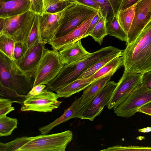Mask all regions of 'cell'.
Here are the masks:
<instances>
[{
	"label": "cell",
	"mask_w": 151,
	"mask_h": 151,
	"mask_svg": "<svg viewBox=\"0 0 151 151\" xmlns=\"http://www.w3.org/2000/svg\"><path fill=\"white\" fill-rule=\"evenodd\" d=\"M124 72L143 74L151 70V21L123 50Z\"/></svg>",
	"instance_id": "obj_1"
},
{
	"label": "cell",
	"mask_w": 151,
	"mask_h": 151,
	"mask_svg": "<svg viewBox=\"0 0 151 151\" xmlns=\"http://www.w3.org/2000/svg\"><path fill=\"white\" fill-rule=\"evenodd\" d=\"M122 50L111 46L105 47L91 53L79 60L64 65L56 77L46 85V88L56 92L77 79L84 72L99 60L111 54Z\"/></svg>",
	"instance_id": "obj_2"
},
{
	"label": "cell",
	"mask_w": 151,
	"mask_h": 151,
	"mask_svg": "<svg viewBox=\"0 0 151 151\" xmlns=\"http://www.w3.org/2000/svg\"><path fill=\"white\" fill-rule=\"evenodd\" d=\"M0 83L22 95H26L33 87L32 78L19 67L15 60L0 51Z\"/></svg>",
	"instance_id": "obj_3"
},
{
	"label": "cell",
	"mask_w": 151,
	"mask_h": 151,
	"mask_svg": "<svg viewBox=\"0 0 151 151\" xmlns=\"http://www.w3.org/2000/svg\"><path fill=\"white\" fill-rule=\"evenodd\" d=\"M30 140L19 151H65L73 138L72 132L67 130L51 134L29 137Z\"/></svg>",
	"instance_id": "obj_4"
},
{
	"label": "cell",
	"mask_w": 151,
	"mask_h": 151,
	"mask_svg": "<svg viewBox=\"0 0 151 151\" xmlns=\"http://www.w3.org/2000/svg\"><path fill=\"white\" fill-rule=\"evenodd\" d=\"M63 66L58 51L46 49L32 76L33 87L47 85L56 77Z\"/></svg>",
	"instance_id": "obj_5"
},
{
	"label": "cell",
	"mask_w": 151,
	"mask_h": 151,
	"mask_svg": "<svg viewBox=\"0 0 151 151\" xmlns=\"http://www.w3.org/2000/svg\"><path fill=\"white\" fill-rule=\"evenodd\" d=\"M35 14L30 10L21 14L4 19V28L0 35H8L12 37L15 42H22L26 45Z\"/></svg>",
	"instance_id": "obj_6"
},
{
	"label": "cell",
	"mask_w": 151,
	"mask_h": 151,
	"mask_svg": "<svg viewBox=\"0 0 151 151\" xmlns=\"http://www.w3.org/2000/svg\"><path fill=\"white\" fill-rule=\"evenodd\" d=\"M96 11L92 8L74 2L65 9L60 26L54 38L67 34Z\"/></svg>",
	"instance_id": "obj_7"
},
{
	"label": "cell",
	"mask_w": 151,
	"mask_h": 151,
	"mask_svg": "<svg viewBox=\"0 0 151 151\" xmlns=\"http://www.w3.org/2000/svg\"><path fill=\"white\" fill-rule=\"evenodd\" d=\"M151 101V89L142 84L136 88L127 98L114 110L118 116L129 118L138 110Z\"/></svg>",
	"instance_id": "obj_8"
},
{
	"label": "cell",
	"mask_w": 151,
	"mask_h": 151,
	"mask_svg": "<svg viewBox=\"0 0 151 151\" xmlns=\"http://www.w3.org/2000/svg\"><path fill=\"white\" fill-rule=\"evenodd\" d=\"M142 74L124 72L106 106L114 110L142 83Z\"/></svg>",
	"instance_id": "obj_9"
},
{
	"label": "cell",
	"mask_w": 151,
	"mask_h": 151,
	"mask_svg": "<svg viewBox=\"0 0 151 151\" xmlns=\"http://www.w3.org/2000/svg\"><path fill=\"white\" fill-rule=\"evenodd\" d=\"M117 83L109 81L103 88L86 104L80 111L79 118L93 121L107 104Z\"/></svg>",
	"instance_id": "obj_10"
},
{
	"label": "cell",
	"mask_w": 151,
	"mask_h": 151,
	"mask_svg": "<svg viewBox=\"0 0 151 151\" xmlns=\"http://www.w3.org/2000/svg\"><path fill=\"white\" fill-rule=\"evenodd\" d=\"M57 94L47 88L40 93L28 97L21 108L22 111L49 112L58 108L62 101Z\"/></svg>",
	"instance_id": "obj_11"
},
{
	"label": "cell",
	"mask_w": 151,
	"mask_h": 151,
	"mask_svg": "<svg viewBox=\"0 0 151 151\" xmlns=\"http://www.w3.org/2000/svg\"><path fill=\"white\" fill-rule=\"evenodd\" d=\"M151 4V0H138L136 3L134 17L127 34L126 45L136 38L147 23Z\"/></svg>",
	"instance_id": "obj_12"
},
{
	"label": "cell",
	"mask_w": 151,
	"mask_h": 151,
	"mask_svg": "<svg viewBox=\"0 0 151 151\" xmlns=\"http://www.w3.org/2000/svg\"><path fill=\"white\" fill-rule=\"evenodd\" d=\"M97 12H94L67 34L60 37L53 38L50 40L48 43L50 45L53 49L58 51L84 38L91 21Z\"/></svg>",
	"instance_id": "obj_13"
},
{
	"label": "cell",
	"mask_w": 151,
	"mask_h": 151,
	"mask_svg": "<svg viewBox=\"0 0 151 151\" xmlns=\"http://www.w3.org/2000/svg\"><path fill=\"white\" fill-rule=\"evenodd\" d=\"M45 44L44 42L36 44L27 49L21 58L15 61L19 67L32 78L46 49Z\"/></svg>",
	"instance_id": "obj_14"
},
{
	"label": "cell",
	"mask_w": 151,
	"mask_h": 151,
	"mask_svg": "<svg viewBox=\"0 0 151 151\" xmlns=\"http://www.w3.org/2000/svg\"><path fill=\"white\" fill-rule=\"evenodd\" d=\"M65 9L56 13H44L41 15V36L43 41L46 44L55 37L60 26Z\"/></svg>",
	"instance_id": "obj_15"
},
{
	"label": "cell",
	"mask_w": 151,
	"mask_h": 151,
	"mask_svg": "<svg viewBox=\"0 0 151 151\" xmlns=\"http://www.w3.org/2000/svg\"><path fill=\"white\" fill-rule=\"evenodd\" d=\"M30 0H0V18H6L30 10Z\"/></svg>",
	"instance_id": "obj_16"
},
{
	"label": "cell",
	"mask_w": 151,
	"mask_h": 151,
	"mask_svg": "<svg viewBox=\"0 0 151 151\" xmlns=\"http://www.w3.org/2000/svg\"><path fill=\"white\" fill-rule=\"evenodd\" d=\"M58 53L63 65L79 60L91 53L83 47L81 40L60 49Z\"/></svg>",
	"instance_id": "obj_17"
},
{
	"label": "cell",
	"mask_w": 151,
	"mask_h": 151,
	"mask_svg": "<svg viewBox=\"0 0 151 151\" xmlns=\"http://www.w3.org/2000/svg\"><path fill=\"white\" fill-rule=\"evenodd\" d=\"M81 97L75 99L70 106L65 110L63 114L59 117L49 124L39 129L41 134H47L53 129L58 125L70 119L79 118L80 111L82 107L80 104Z\"/></svg>",
	"instance_id": "obj_18"
},
{
	"label": "cell",
	"mask_w": 151,
	"mask_h": 151,
	"mask_svg": "<svg viewBox=\"0 0 151 151\" xmlns=\"http://www.w3.org/2000/svg\"><path fill=\"white\" fill-rule=\"evenodd\" d=\"M115 73L111 72L95 80L84 89L81 96V105L83 106L86 104L101 91Z\"/></svg>",
	"instance_id": "obj_19"
},
{
	"label": "cell",
	"mask_w": 151,
	"mask_h": 151,
	"mask_svg": "<svg viewBox=\"0 0 151 151\" xmlns=\"http://www.w3.org/2000/svg\"><path fill=\"white\" fill-rule=\"evenodd\" d=\"M95 80L93 75L86 78H78L60 89L56 92L59 97L68 98L84 90Z\"/></svg>",
	"instance_id": "obj_20"
},
{
	"label": "cell",
	"mask_w": 151,
	"mask_h": 151,
	"mask_svg": "<svg viewBox=\"0 0 151 151\" xmlns=\"http://www.w3.org/2000/svg\"><path fill=\"white\" fill-rule=\"evenodd\" d=\"M136 6V3L127 8L119 10L116 13L118 22L127 34L134 19Z\"/></svg>",
	"instance_id": "obj_21"
},
{
	"label": "cell",
	"mask_w": 151,
	"mask_h": 151,
	"mask_svg": "<svg viewBox=\"0 0 151 151\" xmlns=\"http://www.w3.org/2000/svg\"><path fill=\"white\" fill-rule=\"evenodd\" d=\"M106 27L108 35L114 36L121 41L126 42L127 34L119 24L116 13L107 21Z\"/></svg>",
	"instance_id": "obj_22"
},
{
	"label": "cell",
	"mask_w": 151,
	"mask_h": 151,
	"mask_svg": "<svg viewBox=\"0 0 151 151\" xmlns=\"http://www.w3.org/2000/svg\"><path fill=\"white\" fill-rule=\"evenodd\" d=\"M124 65L123 56H118L109 61L95 73L93 76L95 80L112 72H115Z\"/></svg>",
	"instance_id": "obj_23"
},
{
	"label": "cell",
	"mask_w": 151,
	"mask_h": 151,
	"mask_svg": "<svg viewBox=\"0 0 151 151\" xmlns=\"http://www.w3.org/2000/svg\"><path fill=\"white\" fill-rule=\"evenodd\" d=\"M123 50L115 52L101 59L84 72L78 78H86L92 76L109 61L118 56H123Z\"/></svg>",
	"instance_id": "obj_24"
},
{
	"label": "cell",
	"mask_w": 151,
	"mask_h": 151,
	"mask_svg": "<svg viewBox=\"0 0 151 151\" xmlns=\"http://www.w3.org/2000/svg\"><path fill=\"white\" fill-rule=\"evenodd\" d=\"M40 18L41 15L35 14L32 27L26 44L27 49L38 42H43L41 37L40 32Z\"/></svg>",
	"instance_id": "obj_25"
},
{
	"label": "cell",
	"mask_w": 151,
	"mask_h": 151,
	"mask_svg": "<svg viewBox=\"0 0 151 151\" xmlns=\"http://www.w3.org/2000/svg\"><path fill=\"white\" fill-rule=\"evenodd\" d=\"M106 17L101 15L98 22L89 35L100 45L104 38L108 35L106 27Z\"/></svg>",
	"instance_id": "obj_26"
},
{
	"label": "cell",
	"mask_w": 151,
	"mask_h": 151,
	"mask_svg": "<svg viewBox=\"0 0 151 151\" xmlns=\"http://www.w3.org/2000/svg\"><path fill=\"white\" fill-rule=\"evenodd\" d=\"M73 2L69 0H44L43 13L61 11Z\"/></svg>",
	"instance_id": "obj_27"
},
{
	"label": "cell",
	"mask_w": 151,
	"mask_h": 151,
	"mask_svg": "<svg viewBox=\"0 0 151 151\" xmlns=\"http://www.w3.org/2000/svg\"><path fill=\"white\" fill-rule=\"evenodd\" d=\"M29 96L27 95L20 94L15 90L5 86L0 83V98L9 99L13 103L22 105L24 101Z\"/></svg>",
	"instance_id": "obj_28"
},
{
	"label": "cell",
	"mask_w": 151,
	"mask_h": 151,
	"mask_svg": "<svg viewBox=\"0 0 151 151\" xmlns=\"http://www.w3.org/2000/svg\"><path fill=\"white\" fill-rule=\"evenodd\" d=\"M15 42L12 37L5 34L0 35V51L14 60V50Z\"/></svg>",
	"instance_id": "obj_29"
},
{
	"label": "cell",
	"mask_w": 151,
	"mask_h": 151,
	"mask_svg": "<svg viewBox=\"0 0 151 151\" xmlns=\"http://www.w3.org/2000/svg\"><path fill=\"white\" fill-rule=\"evenodd\" d=\"M17 119L6 116L0 117V137L11 135L17 127Z\"/></svg>",
	"instance_id": "obj_30"
},
{
	"label": "cell",
	"mask_w": 151,
	"mask_h": 151,
	"mask_svg": "<svg viewBox=\"0 0 151 151\" xmlns=\"http://www.w3.org/2000/svg\"><path fill=\"white\" fill-rule=\"evenodd\" d=\"M30 140L29 137H18L6 143L0 142V151H19V149Z\"/></svg>",
	"instance_id": "obj_31"
},
{
	"label": "cell",
	"mask_w": 151,
	"mask_h": 151,
	"mask_svg": "<svg viewBox=\"0 0 151 151\" xmlns=\"http://www.w3.org/2000/svg\"><path fill=\"white\" fill-rule=\"evenodd\" d=\"M101 8L102 15L106 17V21L115 14L111 4L108 0H93Z\"/></svg>",
	"instance_id": "obj_32"
},
{
	"label": "cell",
	"mask_w": 151,
	"mask_h": 151,
	"mask_svg": "<svg viewBox=\"0 0 151 151\" xmlns=\"http://www.w3.org/2000/svg\"><path fill=\"white\" fill-rule=\"evenodd\" d=\"M13 103L9 99L0 98V117L6 116L15 110L12 106Z\"/></svg>",
	"instance_id": "obj_33"
},
{
	"label": "cell",
	"mask_w": 151,
	"mask_h": 151,
	"mask_svg": "<svg viewBox=\"0 0 151 151\" xmlns=\"http://www.w3.org/2000/svg\"><path fill=\"white\" fill-rule=\"evenodd\" d=\"M151 151V147L138 146H123L116 145L104 149L105 151H130V150Z\"/></svg>",
	"instance_id": "obj_34"
},
{
	"label": "cell",
	"mask_w": 151,
	"mask_h": 151,
	"mask_svg": "<svg viewBox=\"0 0 151 151\" xmlns=\"http://www.w3.org/2000/svg\"><path fill=\"white\" fill-rule=\"evenodd\" d=\"M27 50L25 44L23 42L17 41L15 42L14 50V56L15 61L21 58Z\"/></svg>",
	"instance_id": "obj_35"
},
{
	"label": "cell",
	"mask_w": 151,
	"mask_h": 151,
	"mask_svg": "<svg viewBox=\"0 0 151 151\" xmlns=\"http://www.w3.org/2000/svg\"><path fill=\"white\" fill-rule=\"evenodd\" d=\"M30 11L35 14L42 15L44 12V0H30Z\"/></svg>",
	"instance_id": "obj_36"
},
{
	"label": "cell",
	"mask_w": 151,
	"mask_h": 151,
	"mask_svg": "<svg viewBox=\"0 0 151 151\" xmlns=\"http://www.w3.org/2000/svg\"><path fill=\"white\" fill-rule=\"evenodd\" d=\"M72 2H77L92 8L102 15L101 8L93 0H69Z\"/></svg>",
	"instance_id": "obj_37"
},
{
	"label": "cell",
	"mask_w": 151,
	"mask_h": 151,
	"mask_svg": "<svg viewBox=\"0 0 151 151\" xmlns=\"http://www.w3.org/2000/svg\"><path fill=\"white\" fill-rule=\"evenodd\" d=\"M101 14L99 12H97L96 14L93 18L91 21L87 30L86 33L84 36V37L86 38L89 36L91 32L93 29L96 24L98 22L100 17Z\"/></svg>",
	"instance_id": "obj_38"
},
{
	"label": "cell",
	"mask_w": 151,
	"mask_h": 151,
	"mask_svg": "<svg viewBox=\"0 0 151 151\" xmlns=\"http://www.w3.org/2000/svg\"><path fill=\"white\" fill-rule=\"evenodd\" d=\"M142 84L151 89V70L143 74Z\"/></svg>",
	"instance_id": "obj_39"
},
{
	"label": "cell",
	"mask_w": 151,
	"mask_h": 151,
	"mask_svg": "<svg viewBox=\"0 0 151 151\" xmlns=\"http://www.w3.org/2000/svg\"><path fill=\"white\" fill-rule=\"evenodd\" d=\"M46 85L40 84L33 87L31 90L26 94L29 96L36 95L41 92L46 87Z\"/></svg>",
	"instance_id": "obj_40"
},
{
	"label": "cell",
	"mask_w": 151,
	"mask_h": 151,
	"mask_svg": "<svg viewBox=\"0 0 151 151\" xmlns=\"http://www.w3.org/2000/svg\"><path fill=\"white\" fill-rule=\"evenodd\" d=\"M138 0H122L119 10L124 9L130 7L136 3Z\"/></svg>",
	"instance_id": "obj_41"
},
{
	"label": "cell",
	"mask_w": 151,
	"mask_h": 151,
	"mask_svg": "<svg viewBox=\"0 0 151 151\" xmlns=\"http://www.w3.org/2000/svg\"><path fill=\"white\" fill-rule=\"evenodd\" d=\"M111 4L114 14L117 13L122 0H108Z\"/></svg>",
	"instance_id": "obj_42"
},
{
	"label": "cell",
	"mask_w": 151,
	"mask_h": 151,
	"mask_svg": "<svg viewBox=\"0 0 151 151\" xmlns=\"http://www.w3.org/2000/svg\"><path fill=\"white\" fill-rule=\"evenodd\" d=\"M138 112L151 116V109L141 108L138 110Z\"/></svg>",
	"instance_id": "obj_43"
},
{
	"label": "cell",
	"mask_w": 151,
	"mask_h": 151,
	"mask_svg": "<svg viewBox=\"0 0 151 151\" xmlns=\"http://www.w3.org/2000/svg\"><path fill=\"white\" fill-rule=\"evenodd\" d=\"M138 131L142 133H148L151 132V127H147L139 129Z\"/></svg>",
	"instance_id": "obj_44"
},
{
	"label": "cell",
	"mask_w": 151,
	"mask_h": 151,
	"mask_svg": "<svg viewBox=\"0 0 151 151\" xmlns=\"http://www.w3.org/2000/svg\"><path fill=\"white\" fill-rule=\"evenodd\" d=\"M4 19L0 18V33L1 32L4 28Z\"/></svg>",
	"instance_id": "obj_45"
},
{
	"label": "cell",
	"mask_w": 151,
	"mask_h": 151,
	"mask_svg": "<svg viewBox=\"0 0 151 151\" xmlns=\"http://www.w3.org/2000/svg\"><path fill=\"white\" fill-rule=\"evenodd\" d=\"M141 108L151 109V101L146 104Z\"/></svg>",
	"instance_id": "obj_46"
},
{
	"label": "cell",
	"mask_w": 151,
	"mask_h": 151,
	"mask_svg": "<svg viewBox=\"0 0 151 151\" xmlns=\"http://www.w3.org/2000/svg\"><path fill=\"white\" fill-rule=\"evenodd\" d=\"M149 18L148 22H150L151 21V4L149 8Z\"/></svg>",
	"instance_id": "obj_47"
}]
</instances>
